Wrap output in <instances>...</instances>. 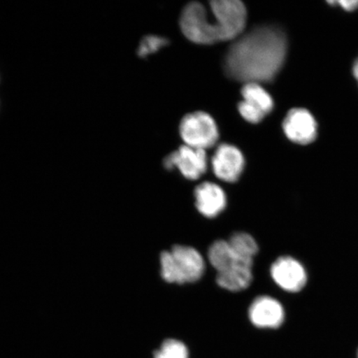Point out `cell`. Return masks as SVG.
Segmentation results:
<instances>
[{
	"instance_id": "6da1fadb",
	"label": "cell",
	"mask_w": 358,
	"mask_h": 358,
	"mask_svg": "<svg viewBox=\"0 0 358 358\" xmlns=\"http://www.w3.org/2000/svg\"><path fill=\"white\" fill-rule=\"evenodd\" d=\"M287 38L278 27L259 26L241 35L228 49L224 69L238 82H271L283 66Z\"/></svg>"
},
{
	"instance_id": "9c48e42d",
	"label": "cell",
	"mask_w": 358,
	"mask_h": 358,
	"mask_svg": "<svg viewBox=\"0 0 358 358\" xmlns=\"http://www.w3.org/2000/svg\"><path fill=\"white\" fill-rule=\"evenodd\" d=\"M283 129L289 141L303 145L315 141L317 134L315 119L310 111L303 108H294L288 112Z\"/></svg>"
},
{
	"instance_id": "8992f818",
	"label": "cell",
	"mask_w": 358,
	"mask_h": 358,
	"mask_svg": "<svg viewBox=\"0 0 358 358\" xmlns=\"http://www.w3.org/2000/svg\"><path fill=\"white\" fill-rule=\"evenodd\" d=\"M164 166L169 170L176 168L183 177L196 180L207 171V155L204 150L182 145L164 159Z\"/></svg>"
},
{
	"instance_id": "ac0fdd59",
	"label": "cell",
	"mask_w": 358,
	"mask_h": 358,
	"mask_svg": "<svg viewBox=\"0 0 358 358\" xmlns=\"http://www.w3.org/2000/svg\"><path fill=\"white\" fill-rule=\"evenodd\" d=\"M352 71H353V75H355V77L358 83V57L357 58V60L355 61V64H353Z\"/></svg>"
},
{
	"instance_id": "5bb4252c",
	"label": "cell",
	"mask_w": 358,
	"mask_h": 358,
	"mask_svg": "<svg viewBox=\"0 0 358 358\" xmlns=\"http://www.w3.org/2000/svg\"><path fill=\"white\" fill-rule=\"evenodd\" d=\"M237 257L252 259L258 253L259 248L256 240L246 232H235L227 241Z\"/></svg>"
},
{
	"instance_id": "2e32d148",
	"label": "cell",
	"mask_w": 358,
	"mask_h": 358,
	"mask_svg": "<svg viewBox=\"0 0 358 358\" xmlns=\"http://www.w3.org/2000/svg\"><path fill=\"white\" fill-rule=\"evenodd\" d=\"M169 44V40L155 35H147L143 38L138 48L137 55L144 58L158 52Z\"/></svg>"
},
{
	"instance_id": "ba28073f",
	"label": "cell",
	"mask_w": 358,
	"mask_h": 358,
	"mask_svg": "<svg viewBox=\"0 0 358 358\" xmlns=\"http://www.w3.org/2000/svg\"><path fill=\"white\" fill-rule=\"evenodd\" d=\"M215 176L227 182H235L240 178L245 168L243 153L236 147L222 144L217 147L212 159Z\"/></svg>"
},
{
	"instance_id": "e0dca14e",
	"label": "cell",
	"mask_w": 358,
	"mask_h": 358,
	"mask_svg": "<svg viewBox=\"0 0 358 358\" xmlns=\"http://www.w3.org/2000/svg\"><path fill=\"white\" fill-rule=\"evenodd\" d=\"M331 3H338L340 6H341L343 10L347 11H352L355 10L356 8H358V1L357 0H346V1H337V2H330Z\"/></svg>"
},
{
	"instance_id": "4fadbf2b",
	"label": "cell",
	"mask_w": 358,
	"mask_h": 358,
	"mask_svg": "<svg viewBox=\"0 0 358 358\" xmlns=\"http://www.w3.org/2000/svg\"><path fill=\"white\" fill-rule=\"evenodd\" d=\"M208 261L217 273L229 270L241 261H252L236 256L227 241L217 240L208 249Z\"/></svg>"
},
{
	"instance_id": "3957f363",
	"label": "cell",
	"mask_w": 358,
	"mask_h": 358,
	"mask_svg": "<svg viewBox=\"0 0 358 358\" xmlns=\"http://www.w3.org/2000/svg\"><path fill=\"white\" fill-rule=\"evenodd\" d=\"M161 276L168 283H194L203 275L205 262L199 250L176 245L160 255Z\"/></svg>"
},
{
	"instance_id": "5b68a950",
	"label": "cell",
	"mask_w": 358,
	"mask_h": 358,
	"mask_svg": "<svg viewBox=\"0 0 358 358\" xmlns=\"http://www.w3.org/2000/svg\"><path fill=\"white\" fill-rule=\"evenodd\" d=\"M243 101L238 104V110L250 123L258 124L274 108V101L265 89L259 83H245L241 89Z\"/></svg>"
},
{
	"instance_id": "9a60e30c",
	"label": "cell",
	"mask_w": 358,
	"mask_h": 358,
	"mask_svg": "<svg viewBox=\"0 0 358 358\" xmlns=\"http://www.w3.org/2000/svg\"><path fill=\"white\" fill-rule=\"evenodd\" d=\"M155 358H189V351L185 343L176 339H167L155 352Z\"/></svg>"
},
{
	"instance_id": "277c9868",
	"label": "cell",
	"mask_w": 358,
	"mask_h": 358,
	"mask_svg": "<svg viewBox=\"0 0 358 358\" xmlns=\"http://www.w3.org/2000/svg\"><path fill=\"white\" fill-rule=\"evenodd\" d=\"M179 131L186 145L204 150L216 144L219 138L216 122L203 111L186 115L179 125Z\"/></svg>"
},
{
	"instance_id": "7c38bea8",
	"label": "cell",
	"mask_w": 358,
	"mask_h": 358,
	"mask_svg": "<svg viewBox=\"0 0 358 358\" xmlns=\"http://www.w3.org/2000/svg\"><path fill=\"white\" fill-rule=\"evenodd\" d=\"M253 261H241L226 271L217 273V284L221 288L240 292L248 289L253 279Z\"/></svg>"
},
{
	"instance_id": "30bf717a",
	"label": "cell",
	"mask_w": 358,
	"mask_h": 358,
	"mask_svg": "<svg viewBox=\"0 0 358 358\" xmlns=\"http://www.w3.org/2000/svg\"><path fill=\"white\" fill-rule=\"evenodd\" d=\"M249 319L259 329H278L285 321V310L277 299L266 296L257 297L250 304Z\"/></svg>"
},
{
	"instance_id": "52a82bcc",
	"label": "cell",
	"mask_w": 358,
	"mask_h": 358,
	"mask_svg": "<svg viewBox=\"0 0 358 358\" xmlns=\"http://www.w3.org/2000/svg\"><path fill=\"white\" fill-rule=\"evenodd\" d=\"M273 280L282 289L295 293L301 291L307 282V273L302 264L291 257H281L272 264Z\"/></svg>"
},
{
	"instance_id": "8fae6325",
	"label": "cell",
	"mask_w": 358,
	"mask_h": 358,
	"mask_svg": "<svg viewBox=\"0 0 358 358\" xmlns=\"http://www.w3.org/2000/svg\"><path fill=\"white\" fill-rule=\"evenodd\" d=\"M195 205L205 217L214 218L227 207V196L216 183L205 182L194 190Z\"/></svg>"
},
{
	"instance_id": "d6986e66",
	"label": "cell",
	"mask_w": 358,
	"mask_h": 358,
	"mask_svg": "<svg viewBox=\"0 0 358 358\" xmlns=\"http://www.w3.org/2000/svg\"><path fill=\"white\" fill-rule=\"evenodd\" d=\"M357 358H358V352H357Z\"/></svg>"
},
{
	"instance_id": "7a4b0ae2",
	"label": "cell",
	"mask_w": 358,
	"mask_h": 358,
	"mask_svg": "<svg viewBox=\"0 0 358 358\" xmlns=\"http://www.w3.org/2000/svg\"><path fill=\"white\" fill-rule=\"evenodd\" d=\"M209 16L207 8L199 2L183 8L179 24L185 37L198 44H213L234 40L243 33L248 12L240 0H212Z\"/></svg>"
}]
</instances>
